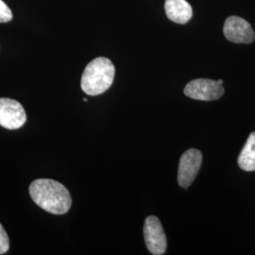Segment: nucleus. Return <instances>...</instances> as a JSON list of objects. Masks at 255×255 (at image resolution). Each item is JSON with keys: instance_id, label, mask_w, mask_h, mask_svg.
Masks as SVG:
<instances>
[{"instance_id": "423d86ee", "label": "nucleus", "mask_w": 255, "mask_h": 255, "mask_svg": "<svg viewBox=\"0 0 255 255\" xmlns=\"http://www.w3.org/2000/svg\"><path fill=\"white\" fill-rule=\"evenodd\" d=\"M27 121V114L18 101L0 99V126L8 129H17Z\"/></svg>"}, {"instance_id": "9b49d317", "label": "nucleus", "mask_w": 255, "mask_h": 255, "mask_svg": "<svg viewBox=\"0 0 255 255\" xmlns=\"http://www.w3.org/2000/svg\"><path fill=\"white\" fill-rule=\"evenodd\" d=\"M12 19V12L9 7L0 0V23H7Z\"/></svg>"}, {"instance_id": "6e6552de", "label": "nucleus", "mask_w": 255, "mask_h": 255, "mask_svg": "<svg viewBox=\"0 0 255 255\" xmlns=\"http://www.w3.org/2000/svg\"><path fill=\"white\" fill-rule=\"evenodd\" d=\"M165 13L177 24H186L193 15L191 5L186 0H165Z\"/></svg>"}, {"instance_id": "0eeeda50", "label": "nucleus", "mask_w": 255, "mask_h": 255, "mask_svg": "<svg viewBox=\"0 0 255 255\" xmlns=\"http://www.w3.org/2000/svg\"><path fill=\"white\" fill-rule=\"evenodd\" d=\"M226 39L236 44H251L255 41V32L245 19L239 16H230L223 27Z\"/></svg>"}, {"instance_id": "f257e3e1", "label": "nucleus", "mask_w": 255, "mask_h": 255, "mask_svg": "<svg viewBox=\"0 0 255 255\" xmlns=\"http://www.w3.org/2000/svg\"><path fill=\"white\" fill-rule=\"evenodd\" d=\"M29 195L40 208L53 215L66 214L72 205L71 195L61 182L38 179L30 183Z\"/></svg>"}, {"instance_id": "f03ea898", "label": "nucleus", "mask_w": 255, "mask_h": 255, "mask_svg": "<svg viewBox=\"0 0 255 255\" xmlns=\"http://www.w3.org/2000/svg\"><path fill=\"white\" fill-rule=\"evenodd\" d=\"M116 68L109 59L99 57L91 61L82 74V91L89 96H98L107 91L112 86Z\"/></svg>"}, {"instance_id": "1a4fd4ad", "label": "nucleus", "mask_w": 255, "mask_h": 255, "mask_svg": "<svg viewBox=\"0 0 255 255\" xmlns=\"http://www.w3.org/2000/svg\"><path fill=\"white\" fill-rule=\"evenodd\" d=\"M238 165L245 171L255 170V132H252L237 160Z\"/></svg>"}, {"instance_id": "9d476101", "label": "nucleus", "mask_w": 255, "mask_h": 255, "mask_svg": "<svg viewBox=\"0 0 255 255\" xmlns=\"http://www.w3.org/2000/svg\"><path fill=\"white\" fill-rule=\"evenodd\" d=\"M9 249V239L7 232L0 223V255H5Z\"/></svg>"}, {"instance_id": "f8f14e48", "label": "nucleus", "mask_w": 255, "mask_h": 255, "mask_svg": "<svg viewBox=\"0 0 255 255\" xmlns=\"http://www.w3.org/2000/svg\"><path fill=\"white\" fill-rule=\"evenodd\" d=\"M218 82H219V83H220V84H223V81H222V80H219Z\"/></svg>"}, {"instance_id": "20e7f679", "label": "nucleus", "mask_w": 255, "mask_h": 255, "mask_svg": "<svg viewBox=\"0 0 255 255\" xmlns=\"http://www.w3.org/2000/svg\"><path fill=\"white\" fill-rule=\"evenodd\" d=\"M202 163L201 151L191 148L186 150L180 159L178 169V182L182 188H188L196 179Z\"/></svg>"}, {"instance_id": "7ed1b4c3", "label": "nucleus", "mask_w": 255, "mask_h": 255, "mask_svg": "<svg viewBox=\"0 0 255 255\" xmlns=\"http://www.w3.org/2000/svg\"><path fill=\"white\" fill-rule=\"evenodd\" d=\"M184 95L197 101H217L224 95V88L218 81L197 79L186 84Z\"/></svg>"}, {"instance_id": "39448f33", "label": "nucleus", "mask_w": 255, "mask_h": 255, "mask_svg": "<svg viewBox=\"0 0 255 255\" xmlns=\"http://www.w3.org/2000/svg\"><path fill=\"white\" fill-rule=\"evenodd\" d=\"M144 238L148 252L153 255H164L166 251V237L161 221L154 216H149L145 220Z\"/></svg>"}]
</instances>
